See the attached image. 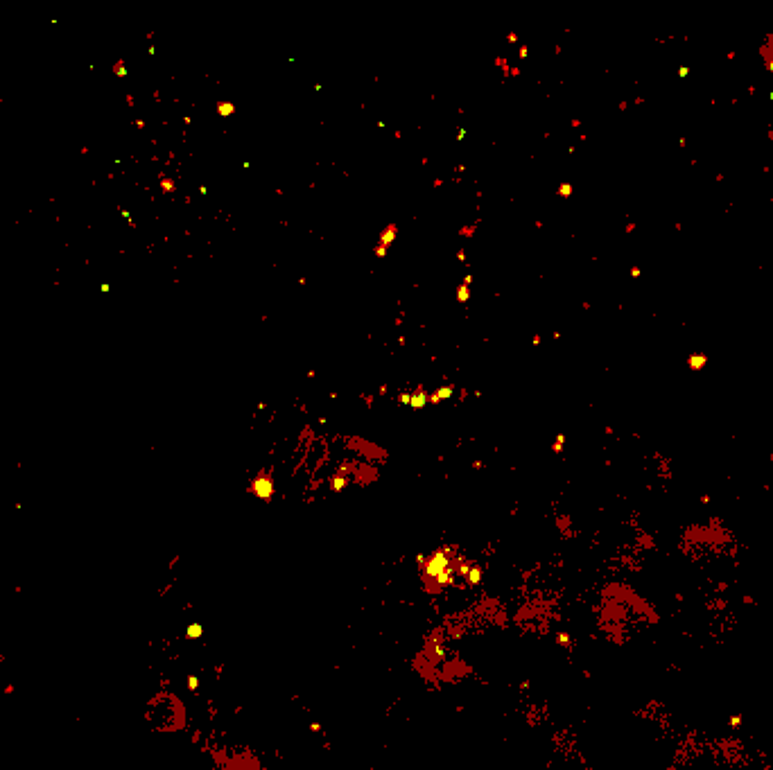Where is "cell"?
I'll return each instance as SVG.
<instances>
[{
    "label": "cell",
    "instance_id": "cell-2",
    "mask_svg": "<svg viewBox=\"0 0 773 770\" xmlns=\"http://www.w3.org/2000/svg\"><path fill=\"white\" fill-rule=\"evenodd\" d=\"M202 635H204V628L199 623H193L188 628V637H202Z\"/></svg>",
    "mask_w": 773,
    "mask_h": 770
},
{
    "label": "cell",
    "instance_id": "cell-3",
    "mask_svg": "<svg viewBox=\"0 0 773 770\" xmlns=\"http://www.w3.org/2000/svg\"><path fill=\"white\" fill-rule=\"evenodd\" d=\"M188 685H190V689H197V685H199V682H197V678H190V682H188Z\"/></svg>",
    "mask_w": 773,
    "mask_h": 770
},
{
    "label": "cell",
    "instance_id": "cell-1",
    "mask_svg": "<svg viewBox=\"0 0 773 770\" xmlns=\"http://www.w3.org/2000/svg\"><path fill=\"white\" fill-rule=\"evenodd\" d=\"M469 581L471 583H480L482 581V567H471V570H469Z\"/></svg>",
    "mask_w": 773,
    "mask_h": 770
}]
</instances>
